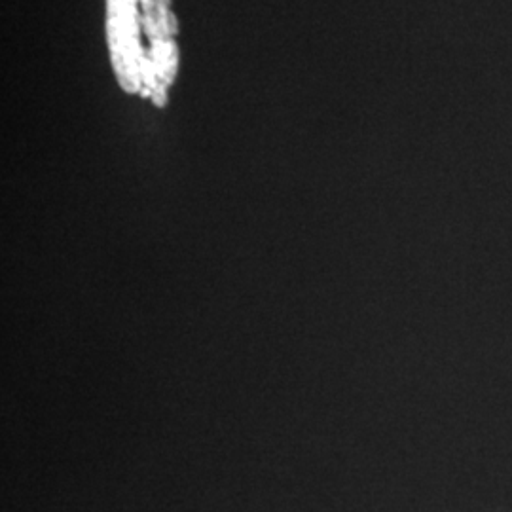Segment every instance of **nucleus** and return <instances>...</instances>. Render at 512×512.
I'll return each instance as SVG.
<instances>
[{
	"instance_id": "nucleus-2",
	"label": "nucleus",
	"mask_w": 512,
	"mask_h": 512,
	"mask_svg": "<svg viewBox=\"0 0 512 512\" xmlns=\"http://www.w3.org/2000/svg\"><path fill=\"white\" fill-rule=\"evenodd\" d=\"M143 29L147 35V74L143 95L158 107H164L167 90L179 67V50L175 44L177 19L171 12V0H141Z\"/></svg>"
},
{
	"instance_id": "nucleus-1",
	"label": "nucleus",
	"mask_w": 512,
	"mask_h": 512,
	"mask_svg": "<svg viewBox=\"0 0 512 512\" xmlns=\"http://www.w3.org/2000/svg\"><path fill=\"white\" fill-rule=\"evenodd\" d=\"M141 0H107V35L110 57L122 90L143 93L147 74V50L143 48Z\"/></svg>"
}]
</instances>
